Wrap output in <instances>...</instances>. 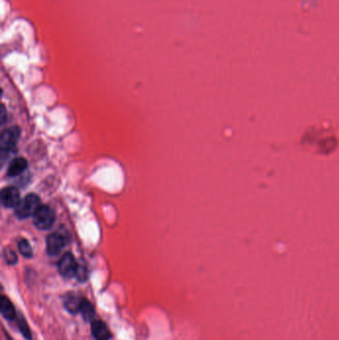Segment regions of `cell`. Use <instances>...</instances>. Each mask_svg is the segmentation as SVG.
<instances>
[{"label": "cell", "mask_w": 339, "mask_h": 340, "mask_svg": "<svg viewBox=\"0 0 339 340\" xmlns=\"http://www.w3.org/2000/svg\"><path fill=\"white\" fill-rule=\"evenodd\" d=\"M56 215L54 210L47 205H41L33 215V224L37 229L48 230L54 225Z\"/></svg>", "instance_id": "obj_2"}, {"label": "cell", "mask_w": 339, "mask_h": 340, "mask_svg": "<svg viewBox=\"0 0 339 340\" xmlns=\"http://www.w3.org/2000/svg\"><path fill=\"white\" fill-rule=\"evenodd\" d=\"M80 312L86 321H92L96 315L94 306L89 301H87L86 299H82L81 306H80Z\"/></svg>", "instance_id": "obj_11"}, {"label": "cell", "mask_w": 339, "mask_h": 340, "mask_svg": "<svg viewBox=\"0 0 339 340\" xmlns=\"http://www.w3.org/2000/svg\"><path fill=\"white\" fill-rule=\"evenodd\" d=\"M92 335L96 340H108L111 333L106 324L102 320H93L91 325Z\"/></svg>", "instance_id": "obj_7"}, {"label": "cell", "mask_w": 339, "mask_h": 340, "mask_svg": "<svg viewBox=\"0 0 339 340\" xmlns=\"http://www.w3.org/2000/svg\"><path fill=\"white\" fill-rule=\"evenodd\" d=\"M0 311H1V315L7 320H13L17 317L13 304L5 296H2L0 299Z\"/></svg>", "instance_id": "obj_9"}, {"label": "cell", "mask_w": 339, "mask_h": 340, "mask_svg": "<svg viewBox=\"0 0 339 340\" xmlns=\"http://www.w3.org/2000/svg\"><path fill=\"white\" fill-rule=\"evenodd\" d=\"M16 319H17L18 326H19V328H20V330H21L23 336H24L27 340H31V339H32V334H31V331H30V328H29V326H28V323H27L26 319H25V318L23 317V315L20 314V313L17 315Z\"/></svg>", "instance_id": "obj_12"}, {"label": "cell", "mask_w": 339, "mask_h": 340, "mask_svg": "<svg viewBox=\"0 0 339 340\" xmlns=\"http://www.w3.org/2000/svg\"><path fill=\"white\" fill-rule=\"evenodd\" d=\"M59 272L61 275L65 278H72L77 275V272L79 269V266L77 264V261L73 254L66 253L60 260L59 265Z\"/></svg>", "instance_id": "obj_5"}, {"label": "cell", "mask_w": 339, "mask_h": 340, "mask_svg": "<svg viewBox=\"0 0 339 340\" xmlns=\"http://www.w3.org/2000/svg\"><path fill=\"white\" fill-rule=\"evenodd\" d=\"M82 299L78 298L75 295H68L64 299V306L70 313H77L80 312Z\"/></svg>", "instance_id": "obj_10"}, {"label": "cell", "mask_w": 339, "mask_h": 340, "mask_svg": "<svg viewBox=\"0 0 339 340\" xmlns=\"http://www.w3.org/2000/svg\"><path fill=\"white\" fill-rule=\"evenodd\" d=\"M41 206L40 197L34 193H30L26 195L18 205L14 208L15 215L18 219H27L29 217H33L37 209Z\"/></svg>", "instance_id": "obj_1"}, {"label": "cell", "mask_w": 339, "mask_h": 340, "mask_svg": "<svg viewBox=\"0 0 339 340\" xmlns=\"http://www.w3.org/2000/svg\"><path fill=\"white\" fill-rule=\"evenodd\" d=\"M77 277H78V279L79 280H81V281H84V280H86V278H87V272H86V270L84 269V268H79L78 269V272H77V275H76Z\"/></svg>", "instance_id": "obj_15"}, {"label": "cell", "mask_w": 339, "mask_h": 340, "mask_svg": "<svg viewBox=\"0 0 339 340\" xmlns=\"http://www.w3.org/2000/svg\"><path fill=\"white\" fill-rule=\"evenodd\" d=\"M18 250L20 252V254L27 258V259H30L32 256H33V251H32V247L31 245L29 244V242L25 239H22L19 241L18 243Z\"/></svg>", "instance_id": "obj_13"}, {"label": "cell", "mask_w": 339, "mask_h": 340, "mask_svg": "<svg viewBox=\"0 0 339 340\" xmlns=\"http://www.w3.org/2000/svg\"><path fill=\"white\" fill-rule=\"evenodd\" d=\"M1 202L7 208H15L20 202V192L14 186H7L1 191Z\"/></svg>", "instance_id": "obj_6"}, {"label": "cell", "mask_w": 339, "mask_h": 340, "mask_svg": "<svg viewBox=\"0 0 339 340\" xmlns=\"http://www.w3.org/2000/svg\"><path fill=\"white\" fill-rule=\"evenodd\" d=\"M3 256H4L5 262H6L8 265H14V264L17 263V255H16V253H15L13 250H11V249H6V250L4 251Z\"/></svg>", "instance_id": "obj_14"}, {"label": "cell", "mask_w": 339, "mask_h": 340, "mask_svg": "<svg viewBox=\"0 0 339 340\" xmlns=\"http://www.w3.org/2000/svg\"><path fill=\"white\" fill-rule=\"evenodd\" d=\"M20 137V129L18 127H11L4 130L0 136V149H1L2 159L15 146Z\"/></svg>", "instance_id": "obj_3"}, {"label": "cell", "mask_w": 339, "mask_h": 340, "mask_svg": "<svg viewBox=\"0 0 339 340\" xmlns=\"http://www.w3.org/2000/svg\"><path fill=\"white\" fill-rule=\"evenodd\" d=\"M69 242L68 233L64 232H54L47 238L46 248L49 256H57L65 248Z\"/></svg>", "instance_id": "obj_4"}, {"label": "cell", "mask_w": 339, "mask_h": 340, "mask_svg": "<svg viewBox=\"0 0 339 340\" xmlns=\"http://www.w3.org/2000/svg\"><path fill=\"white\" fill-rule=\"evenodd\" d=\"M28 167L27 160L23 157H16L9 163L7 168V175L9 177H15L22 174Z\"/></svg>", "instance_id": "obj_8"}]
</instances>
